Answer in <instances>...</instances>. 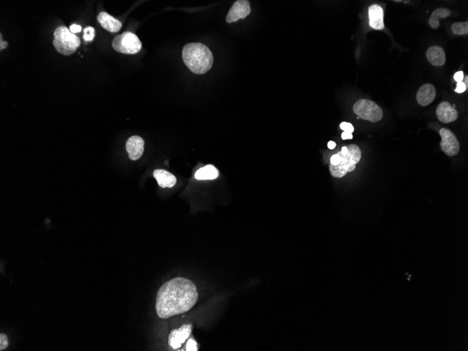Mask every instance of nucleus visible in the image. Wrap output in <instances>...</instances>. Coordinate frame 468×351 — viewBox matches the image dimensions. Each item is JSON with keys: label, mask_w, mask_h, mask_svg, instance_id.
<instances>
[{"label": "nucleus", "mask_w": 468, "mask_h": 351, "mask_svg": "<svg viewBox=\"0 0 468 351\" xmlns=\"http://www.w3.org/2000/svg\"><path fill=\"white\" fill-rule=\"evenodd\" d=\"M9 345L8 339L5 334H0V350L3 351L7 348Z\"/></svg>", "instance_id": "21"}, {"label": "nucleus", "mask_w": 468, "mask_h": 351, "mask_svg": "<svg viewBox=\"0 0 468 351\" xmlns=\"http://www.w3.org/2000/svg\"><path fill=\"white\" fill-rule=\"evenodd\" d=\"M192 327H193L191 324H188L182 325L179 329L172 331L168 336V345L175 350L180 348L186 340L191 336Z\"/></svg>", "instance_id": "9"}, {"label": "nucleus", "mask_w": 468, "mask_h": 351, "mask_svg": "<svg viewBox=\"0 0 468 351\" xmlns=\"http://www.w3.org/2000/svg\"><path fill=\"white\" fill-rule=\"evenodd\" d=\"M451 11L448 10V9H436L431 14L429 21H428L430 26L433 29H438L440 27V19H446L448 16L451 15Z\"/></svg>", "instance_id": "18"}, {"label": "nucleus", "mask_w": 468, "mask_h": 351, "mask_svg": "<svg viewBox=\"0 0 468 351\" xmlns=\"http://www.w3.org/2000/svg\"><path fill=\"white\" fill-rule=\"evenodd\" d=\"M327 146L328 148L330 149V150H333V149H335V147H336L337 145L335 142L330 141L329 143H328Z\"/></svg>", "instance_id": "29"}, {"label": "nucleus", "mask_w": 468, "mask_h": 351, "mask_svg": "<svg viewBox=\"0 0 468 351\" xmlns=\"http://www.w3.org/2000/svg\"><path fill=\"white\" fill-rule=\"evenodd\" d=\"M467 81H468V76H465V80H464V81H462V82H463L464 83H465V86H466V89H467V85H468Z\"/></svg>", "instance_id": "31"}, {"label": "nucleus", "mask_w": 468, "mask_h": 351, "mask_svg": "<svg viewBox=\"0 0 468 351\" xmlns=\"http://www.w3.org/2000/svg\"><path fill=\"white\" fill-rule=\"evenodd\" d=\"M95 37V29L92 27H87L83 30V39L86 41H90Z\"/></svg>", "instance_id": "20"}, {"label": "nucleus", "mask_w": 468, "mask_h": 351, "mask_svg": "<svg viewBox=\"0 0 468 351\" xmlns=\"http://www.w3.org/2000/svg\"><path fill=\"white\" fill-rule=\"evenodd\" d=\"M7 45H8V43H7V41H1V45H0V47H1V48L0 49H1V50L2 49H6Z\"/></svg>", "instance_id": "30"}, {"label": "nucleus", "mask_w": 468, "mask_h": 351, "mask_svg": "<svg viewBox=\"0 0 468 351\" xmlns=\"http://www.w3.org/2000/svg\"><path fill=\"white\" fill-rule=\"evenodd\" d=\"M126 148L130 159L136 161L142 156L144 152V140L139 136H132L127 141Z\"/></svg>", "instance_id": "10"}, {"label": "nucleus", "mask_w": 468, "mask_h": 351, "mask_svg": "<svg viewBox=\"0 0 468 351\" xmlns=\"http://www.w3.org/2000/svg\"><path fill=\"white\" fill-rule=\"evenodd\" d=\"M338 154L340 157V163L337 165L330 164V170L334 178H342L348 172L355 170L356 164L360 162L362 157V153L357 145H349L343 147Z\"/></svg>", "instance_id": "3"}, {"label": "nucleus", "mask_w": 468, "mask_h": 351, "mask_svg": "<svg viewBox=\"0 0 468 351\" xmlns=\"http://www.w3.org/2000/svg\"><path fill=\"white\" fill-rule=\"evenodd\" d=\"M53 45L59 54L69 56L76 52L81 45L79 37L72 33L65 26H60L54 33Z\"/></svg>", "instance_id": "4"}, {"label": "nucleus", "mask_w": 468, "mask_h": 351, "mask_svg": "<svg viewBox=\"0 0 468 351\" xmlns=\"http://www.w3.org/2000/svg\"><path fill=\"white\" fill-rule=\"evenodd\" d=\"M369 24L375 30H381L385 28L384 23V10L380 5H371L369 7Z\"/></svg>", "instance_id": "13"}, {"label": "nucleus", "mask_w": 468, "mask_h": 351, "mask_svg": "<svg viewBox=\"0 0 468 351\" xmlns=\"http://www.w3.org/2000/svg\"><path fill=\"white\" fill-rule=\"evenodd\" d=\"M70 30L72 33H79V32H80L81 31V26L76 24L72 25L71 26H70Z\"/></svg>", "instance_id": "27"}, {"label": "nucleus", "mask_w": 468, "mask_h": 351, "mask_svg": "<svg viewBox=\"0 0 468 351\" xmlns=\"http://www.w3.org/2000/svg\"><path fill=\"white\" fill-rule=\"evenodd\" d=\"M153 174L161 188H172L177 183L175 176L167 170L157 169L154 171Z\"/></svg>", "instance_id": "16"}, {"label": "nucleus", "mask_w": 468, "mask_h": 351, "mask_svg": "<svg viewBox=\"0 0 468 351\" xmlns=\"http://www.w3.org/2000/svg\"><path fill=\"white\" fill-rule=\"evenodd\" d=\"M353 134L349 132L344 131L342 134V138L343 140L353 139Z\"/></svg>", "instance_id": "28"}, {"label": "nucleus", "mask_w": 468, "mask_h": 351, "mask_svg": "<svg viewBox=\"0 0 468 351\" xmlns=\"http://www.w3.org/2000/svg\"><path fill=\"white\" fill-rule=\"evenodd\" d=\"M436 114L441 122L449 123L456 121L458 117V113L456 109L453 108L448 102H442L438 105L436 110Z\"/></svg>", "instance_id": "11"}, {"label": "nucleus", "mask_w": 468, "mask_h": 351, "mask_svg": "<svg viewBox=\"0 0 468 351\" xmlns=\"http://www.w3.org/2000/svg\"><path fill=\"white\" fill-rule=\"evenodd\" d=\"M182 59L191 72L197 74L208 72L213 66V53L204 43H189L182 49Z\"/></svg>", "instance_id": "2"}, {"label": "nucleus", "mask_w": 468, "mask_h": 351, "mask_svg": "<svg viewBox=\"0 0 468 351\" xmlns=\"http://www.w3.org/2000/svg\"><path fill=\"white\" fill-rule=\"evenodd\" d=\"M251 12L250 2L248 0H238L230 9L226 21L228 23L237 22L240 19H246Z\"/></svg>", "instance_id": "8"}, {"label": "nucleus", "mask_w": 468, "mask_h": 351, "mask_svg": "<svg viewBox=\"0 0 468 351\" xmlns=\"http://www.w3.org/2000/svg\"><path fill=\"white\" fill-rule=\"evenodd\" d=\"M436 95V89L434 85L431 83H426L420 86L417 92V102L423 107L428 106L434 101Z\"/></svg>", "instance_id": "12"}, {"label": "nucleus", "mask_w": 468, "mask_h": 351, "mask_svg": "<svg viewBox=\"0 0 468 351\" xmlns=\"http://www.w3.org/2000/svg\"><path fill=\"white\" fill-rule=\"evenodd\" d=\"M198 344L197 341L193 339H189L188 344L186 346V350L188 351H197L198 350Z\"/></svg>", "instance_id": "22"}, {"label": "nucleus", "mask_w": 468, "mask_h": 351, "mask_svg": "<svg viewBox=\"0 0 468 351\" xmlns=\"http://www.w3.org/2000/svg\"><path fill=\"white\" fill-rule=\"evenodd\" d=\"M218 177L219 170L213 165H207L195 173V178L198 181H212Z\"/></svg>", "instance_id": "17"}, {"label": "nucleus", "mask_w": 468, "mask_h": 351, "mask_svg": "<svg viewBox=\"0 0 468 351\" xmlns=\"http://www.w3.org/2000/svg\"><path fill=\"white\" fill-rule=\"evenodd\" d=\"M426 58L431 65L442 66L446 63V54L444 49L438 46L430 47L426 52Z\"/></svg>", "instance_id": "15"}, {"label": "nucleus", "mask_w": 468, "mask_h": 351, "mask_svg": "<svg viewBox=\"0 0 468 351\" xmlns=\"http://www.w3.org/2000/svg\"><path fill=\"white\" fill-rule=\"evenodd\" d=\"M112 45L116 52L124 54H136L142 49L138 37L128 31L114 38Z\"/></svg>", "instance_id": "5"}, {"label": "nucleus", "mask_w": 468, "mask_h": 351, "mask_svg": "<svg viewBox=\"0 0 468 351\" xmlns=\"http://www.w3.org/2000/svg\"><path fill=\"white\" fill-rule=\"evenodd\" d=\"M198 299L199 293L193 282L188 278H174L158 291L156 312L161 319H168L191 310Z\"/></svg>", "instance_id": "1"}, {"label": "nucleus", "mask_w": 468, "mask_h": 351, "mask_svg": "<svg viewBox=\"0 0 468 351\" xmlns=\"http://www.w3.org/2000/svg\"><path fill=\"white\" fill-rule=\"evenodd\" d=\"M97 20L100 25L105 30H108V32H112V33L119 32L121 30V27H122V23L120 21L115 19L113 16L105 12L100 13L98 15Z\"/></svg>", "instance_id": "14"}, {"label": "nucleus", "mask_w": 468, "mask_h": 351, "mask_svg": "<svg viewBox=\"0 0 468 351\" xmlns=\"http://www.w3.org/2000/svg\"><path fill=\"white\" fill-rule=\"evenodd\" d=\"M466 90H467V89H466L465 83L462 82V81H460V82H458V83H457L456 89H455V92L458 93V94H462V93L465 92Z\"/></svg>", "instance_id": "24"}, {"label": "nucleus", "mask_w": 468, "mask_h": 351, "mask_svg": "<svg viewBox=\"0 0 468 351\" xmlns=\"http://www.w3.org/2000/svg\"><path fill=\"white\" fill-rule=\"evenodd\" d=\"M453 33L457 35H466L468 33V22H457L451 26Z\"/></svg>", "instance_id": "19"}, {"label": "nucleus", "mask_w": 468, "mask_h": 351, "mask_svg": "<svg viewBox=\"0 0 468 351\" xmlns=\"http://www.w3.org/2000/svg\"><path fill=\"white\" fill-rule=\"evenodd\" d=\"M339 163H340V157H339V154L337 153V154L332 156L331 159H330V164L337 165L339 164Z\"/></svg>", "instance_id": "25"}, {"label": "nucleus", "mask_w": 468, "mask_h": 351, "mask_svg": "<svg viewBox=\"0 0 468 351\" xmlns=\"http://www.w3.org/2000/svg\"><path fill=\"white\" fill-rule=\"evenodd\" d=\"M340 128L344 131L349 132L351 134H353V131H354V127L350 123L342 122L340 124Z\"/></svg>", "instance_id": "23"}, {"label": "nucleus", "mask_w": 468, "mask_h": 351, "mask_svg": "<svg viewBox=\"0 0 468 351\" xmlns=\"http://www.w3.org/2000/svg\"><path fill=\"white\" fill-rule=\"evenodd\" d=\"M353 112L360 119L376 123L382 119V109L373 101L360 99L353 105Z\"/></svg>", "instance_id": "6"}, {"label": "nucleus", "mask_w": 468, "mask_h": 351, "mask_svg": "<svg viewBox=\"0 0 468 351\" xmlns=\"http://www.w3.org/2000/svg\"><path fill=\"white\" fill-rule=\"evenodd\" d=\"M440 135L442 141L440 147L447 156H456L460 152V143L457 139L456 136L452 131L448 128H443L440 130Z\"/></svg>", "instance_id": "7"}, {"label": "nucleus", "mask_w": 468, "mask_h": 351, "mask_svg": "<svg viewBox=\"0 0 468 351\" xmlns=\"http://www.w3.org/2000/svg\"><path fill=\"white\" fill-rule=\"evenodd\" d=\"M455 81H457V83L460 82V81H463L464 79V73L462 71H459V72H456V74L453 76Z\"/></svg>", "instance_id": "26"}]
</instances>
